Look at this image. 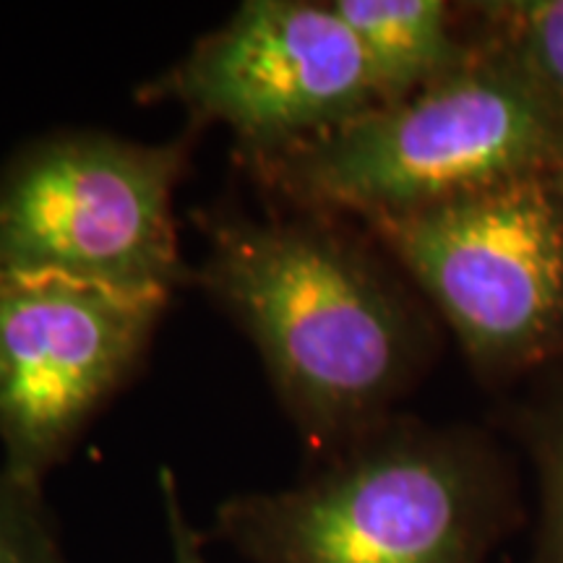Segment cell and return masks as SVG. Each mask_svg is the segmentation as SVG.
Returning a JSON list of instances; mask_svg holds the SVG:
<instances>
[{
    "mask_svg": "<svg viewBox=\"0 0 563 563\" xmlns=\"http://www.w3.org/2000/svg\"><path fill=\"white\" fill-rule=\"evenodd\" d=\"M199 285L262 352L282 405L329 454L376 431L410 384L422 327L382 264L332 217L217 209Z\"/></svg>",
    "mask_w": 563,
    "mask_h": 563,
    "instance_id": "obj_1",
    "label": "cell"
},
{
    "mask_svg": "<svg viewBox=\"0 0 563 563\" xmlns=\"http://www.w3.org/2000/svg\"><path fill=\"white\" fill-rule=\"evenodd\" d=\"M561 141V104L488 40L433 87L245 165L298 211L368 222L545 175Z\"/></svg>",
    "mask_w": 563,
    "mask_h": 563,
    "instance_id": "obj_2",
    "label": "cell"
},
{
    "mask_svg": "<svg viewBox=\"0 0 563 563\" xmlns=\"http://www.w3.org/2000/svg\"><path fill=\"white\" fill-rule=\"evenodd\" d=\"M506 514L475 439L378 426L295 488L230 498L217 534L251 563H485Z\"/></svg>",
    "mask_w": 563,
    "mask_h": 563,
    "instance_id": "obj_3",
    "label": "cell"
},
{
    "mask_svg": "<svg viewBox=\"0 0 563 563\" xmlns=\"http://www.w3.org/2000/svg\"><path fill=\"white\" fill-rule=\"evenodd\" d=\"M188 152L97 131L32 141L0 170V269L173 295L188 279L173 211Z\"/></svg>",
    "mask_w": 563,
    "mask_h": 563,
    "instance_id": "obj_4",
    "label": "cell"
},
{
    "mask_svg": "<svg viewBox=\"0 0 563 563\" xmlns=\"http://www.w3.org/2000/svg\"><path fill=\"white\" fill-rule=\"evenodd\" d=\"M365 224L475 368L517 373L563 355V207L548 175Z\"/></svg>",
    "mask_w": 563,
    "mask_h": 563,
    "instance_id": "obj_5",
    "label": "cell"
},
{
    "mask_svg": "<svg viewBox=\"0 0 563 563\" xmlns=\"http://www.w3.org/2000/svg\"><path fill=\"white\" fill-rule=\"evenodd\" d=\"M170 292L0 269L3 470L42 488L150 347Z\"/></svg>",
    "mask_w": 563,
    "mask_h": 563,
    "instance_id": "obj_6",
    "label": "cell"
},
{
    "mask_svg": "<svg viewBox=\"0 0 563 563\" xmlns=\"http://www.w3.org/2000/svg\"><path fill=\"white\" fill-rule=\"evenodd\" d=\"M228 125L245 162L285 152L382 104L361 42L332 3L251 0L144 89Z\"/></svg>",
    "mask_w": 563,
    "mask_h": 563,
    "instance_id": "obj_7",
    "label": "cell"
},
{
    "mask_svg": "<svg viewBox=\"0 0 563 563\" xmlns=\"http://www.w3.org/2000/svg\"><path fill=\"white\" fill-rule=\"evenodd\" d=\"M332 5L361 42L382 104L433 87L481 51L462 37L454 5L443 0H334Z\"/></svg>",
    "mask_w": 563,
    "mask_h": 563,
    "instance_id": "obj_8",
    "label": "cell"
},
{
    "mask_svg": "<svg viewBox=\"0 0 563 563\" xmlns=\"http://www.w3.org/2000/svg\"><path fill=\"white\" fill-rule=\"evenodd\" d=\"M501 45L563 108V0L485 5Z\"/></svg>",
    "mask_w": 563,
    "mask_h": 563,
    "instance_id": "obj_9",
    "label": "cell"
},
{
    "mask_svg": "<svg viewBox=\"0 0 563 563\" xmlns=\"http://www.w3.org/2000/svg\"><path fill=\"white\" fill-rule=\"evenodd\" d=\"M0 563H70L40 488L0 470Z\"/></svg>",
    "mask_w": 563,
    "mask_h": 563,
    "instance_id": "obj_10",
    "label": "cell"
},
{
    "mask_svg": "<svg viewBox=\"0 0 563 563\" xmlns=\"http://www.w3.org/2000/svg\"><path fill=\"white\" fill-rule=\"evenodd\" d=\"M530 454L540 485V525L532 563H563V397L532 420Z\"/></svg>",
    "mask_w": 563,
    "mask_h": 563,
    "instance_id": "obj_11",
    "label": "cell"
},
{
    "mask_svg": "<svg viewBox=\"0 0 563 563\" xmlns=\"http://www.w3.org/2000/svg\"><path fill=\"white\" fill-rule=\"evenodd\" d=\"M159 490L162 501H165L167 530H170L173 540V563H209L207 555H203L201 534L188 522L186 511H183L178 483H175V477L167 467L159 473Z\"/></svg>",
    "mask_w": 563,
    "mask_h": 563,
    "instance_id": "obj_12",
    "label": "cell"
},
{
    "mask_svg": "<svg viewBox=\"0 0 563 563\" xmlns=\"http://www.w3.org/2000/svg\"><path fill=\"white\" fill-rule=\"evenodd\" d=\"M545 175H548V183H551L555 199H559L561 207H563V141H561L559 152H555V157H553L551 167H548Z\"/></svg>",
    "mask_w": 563,
    "mask_h": 563,
    "instance_id": "obj_13",
    "label": "cell"
}]
</instances>
